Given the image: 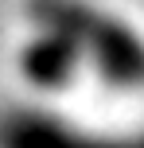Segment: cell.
Here are the masks:
<instances>
[{"label": "cell", "instance_id": "6da1fadb", "mask_svg": "<svg viewBox=\"0 0 144 148\" xmlns=\"http://www.w3.org/2000/svg\"><path fill=\"white\" fill-rule=\"evenodd\" d=\"M0 148H144V140L93 136L90 129H74L43 113H12L0 121Z\"/></svg>", "mask_w": 144, "mask_h": 148}]
</instances>
